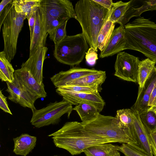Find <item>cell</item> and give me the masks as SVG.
<instances>
[{
  "label": "cell",
  "instance_id": "obj_28",
  "mask_svg": "<svg viewBox=\"0 0 156 156\" xmlns=\"http://www.w3.org/2000/svg\"><path fill=\"white\" fill-rule=\"evenodd\" d=\"M80 117L82 122L93 119L98 116L100 112L95 107L87 104H80L73 108Z\"/></svg>",
  "mask_w": 156,
  "mask_h": 156
},
{
  "label": "cell",
  "instance_id": "obj_37",
  "mask_svg": "<svg viewBox=\"0 0 156 156\" xmlns=\"http://www.w3.org/2000/svg\"><path fill=\"white\" fill-rule=\"evenodd\" d=\"M148 133L149 139L153 155L156 156V130Z\"/></svg>",
  "mask_w": 156,
  "mask_h": 156
},
{
  "label": "cell",
  "instance_id": "obj_11",
  "mask_svg": "<svg viewBox=\"0 0 156 156\" xmlns=\"http://www.w3.org/2000/svg\"><path fill=\"white\" fill-rule=\"evenodd\" d=\"M14 77L29 93L37 99L47 96L44 83H38L27 69L21 67L15 70Z\"/></svg>",
  "mask_w": 156,
  "mask_h": 156
},
{
  "label": "cell",
  "instance_id": "obj_13",
  "mask_svg": "<svg viewBox=\"0 0 156 156\" xmlns=\"http://www.w3.org/2000/svg\"><path fill=\"white\" fill-rule=\"evenodd\" d=\"M48 34L45 29L44 16L39 6L36 12L35 23L30 40L29 56L34 54L40 47L45 46Z\"/></svg>",
  "mask_w": 156,
  "mask_h": 156
},
{
  "label": "cell",
  "instance_id": "obj_12",
  "mask_svg": "<svg viewBox=\"0 0 156 156\" xmlns=\"http://www.w3.org/2000/svg\"><path fill=\"white\" fill-rule=\"evenodd\" d=\"M9 93L8 99L21 106L30 109L32 111L36 109L34 104L37 99L29 93L14 78L12 83L6 82Z\"/></svg>",
  "mask_w": 156,
  "mask_h": 156
},
{
  "label": "cell",
  "instance_id": "obj_5",
  "mask_svg": "<svg viewBox=\"0 0 156 156\" xmlns=\"http://www.w3.org/2000/svg\"><path fill=\"white\" fill-rule=\"evenodd\" d=\"M81 123L88 132L112 143L135 144L125 133L115 117L99 114L96 118Z\"/></svg>",
  "mask_w": 156,
  "mask_h": 156
},
{
  "label": "cell",
  "instance_id": "obj_20",
  "mask_svg": "<svg viewBox=\"0 0 156 156\" xmlns=\"http://www.w3.org/2000/svg\"><path fill=\"white\" fill-rule=\"evenodd\" d=\"M13 152L16 155L26 156L34 149L36 145L37 137L27 133L13 139Z\"/></svg>",
  "mask_w": 156,
  "mask_h": 156
},
{
  "label": "cell",
  "instance_id": "obj_35",
  "mask_svg": "<svg viewBox=\"0 0 156 156\" xmlns=\"http://www.w3.org/2000/svg\"><path fill=\"white\" fill-rule=\"evenodd\" d=\"M7 97L5 96L2 94V91H0V108L5 112L8 113L11 115L12 114L8 106L7 101Z\"/></svg>",
  "mask_w": 156,
  "mask_h": 156
},
{
  "label": "cell",
  "instance_id": "obj_2",
  "mask_svg": "<svg viewBox=\"0 0 156 156\" xmlns=\"http://www.w3.org/2000/svg\"><path fill=\"white\" fill-rule=\"evenodd\" d=\"M125 49L139 51L156 64V23L140 17L124 26Z\"/></svg>",
  "mask_w": 156,
  "mask_h": 156
},
{
  "label": "cell",
  "instance_id": "obj_1",
  "mask_svg": "<svg viewBox=\"0 0 156 156\" xmlns=\"http://www.w3.org/2000/svg\"><path fill=\"white\" fill-rule=\"evenodd\" d=\"M48 136H52L56 147L66 150L73 155L80 154L93 146L112 143L88 132L81 122L76 121L66 122L61 129Z\"/></svg>",
  "mask_w": 156,
  "mask_h": 156
},
{
  "label": "cell",
  "instance_id": "obj_40",
  "mask_svg": "<svg viewBox=\"0 0 156 156\" xmlns=\"http://www.w3.org/2000/svg\"><path fill=\"white\" fill-rule=\"evenodd\" d=\"M13 0H2L0 3V14L5 9V7L9 3H11Z\"/></svg>",
  "mask_w": 156,
  "mask_h": 156
},
{
  "label": "cell",
  "instance_id": "obj_7",
  "mask_svg": "<svg viewBox=\"0 0 156 156\" xmlns=\"http://www.w3.org/2000/svg\"><path fill=\"white\" fill-rule=\"evenodd\" d=\"M40 7L44 16L46 30L49 34L65 21L76 18L72 3L69 0H42Z\"/></svg>",
  "mask_w": 156,
  "mask_h": 156
},
{
  "label": "cell",
  "instance_id": "obj_6",
  "mask_svg": "<svg viewBox=\"0 0 156 156\" xmlns=\"http://www.w3.org/2000/svg\"><path fill=\"white\" fill-rule=\"evenodd\" d=\"M89 48L82 33L67 36L55 44L53 55L58 62L73 66L79 65L82 61Z\"/></svg>",
  "mask_w": 156,
  "mask_h": 156
},
{
  "label": "cell",
  "instance_id": "obj_24",
  "mask_svg": "<svg viewBox=\"0 0 156 156\" xmlns=\"http://www.w3.org/2000/svg\"><path fill=\"white\" fill-rule=\"evenodd\" d=\"M155 64L154 62L148 58L140 61L137 77L139 89L143 88L146 81L155 66Z\"/></svg>",
  "mask_w": 156,
  "mask_h": 156
},
{
  "label": "cell",
  "instance_id": "obj_27",
  "mask_svg": "<svg viewBox=\"0 0 156 156\" xmlns=\"http://www.w3.org/2000/svg\"><path fill=\"white\" fill-rule=\"evenodd\" d=\"M115 117L118 120L123 129L127 128L130 130L133 138L136 141L133 131V111L131 109L118 110L117 111Z\"/></svg>",
  "mask_w": 156,
  "mask_h": 156
},
{
  "label": "cell",
  "instance_id": "obj_25",
  "mask_svg": "<svg viewBox=\"0 0 156 156\" xmlns=\"http://www.w3.org/2000/svg\"><path fill=\"white\" fill-rule=\"evenodd\" d=\"M130 1L127 2L119 1L113 2L112 7L109 10L108 20L114 24H120L127 11Z\"/></svg>",
  "mask_w": 156,
  "mask_h": 156
},
{
  "label": "cell",
  "instance_id": "obj_32",
  "mask_svg": "<svg viewBox=\"0 0 156 156\" xmlns=\"http://www.w3.org/2000/svg\"><path fill=\"white\" fill-rule=\"evenodd\" d=\"M57 90L73 93H93L100 92L102 89L98 87L66 85L57 88Z\"/></svg>",
  "mask_w": 156,
  "mask_h": 156
},
{
  "label": "cell",
  "instance_id": "obj_39",
  "mask_svg": "<svg viewBox=\"0 0 156 156\" xmlns=\"http://www.w3.org/2000/svg\"><path fill=\"white\" fill-rule=\"evenodd\" d=\"M94 1L104 8L110 10L112 6L113 2L112 0H93Z\"/></svg>",
  "mask_w": 156,
  "mask_h": 156
},
{
  "label": "cell",
  "instance_id": "obj_38",
  "mask_svg": "<svg viewBox=\"0 0 156 156\" xmlns=\"http://www.w3.org/2000/svg\"><path fill=\"white\" fill-rule=\"evenodd\" d=\"M36 11L34 12L27 19L30 28V40L32 39L36 20Z\"/></svg>",
  "mask_w": 156,
  "mask_h": 156
},
{
  "label": "cell",
  "instance_id": "obj_43",
  "mask_svg": "<svg viewBox=\"0 0 156 156\" xmlns=\"http://www.w3.org/2000/svg\"><path fill=\"white\" fill-rule=\"evenodd\" d=\"M56 156V155H55V156Z\"/></svg>",
  "mask_w": 156,
  "mask_h": 156
},
{
  "label": "cell",
  "instance_id": "obj_10",
  "mask_svg": "<svg viewBox=\"0 0 156 156\" xmlns=\"http://www.w3.org/2000/svg\"><path fill=\"white\" fill-rule=\"evenodd\" d=\"M56 92L62 97L63 100L72 105L86 104L92 105L101 112L105 102L99 92L93 93H73L56 90Z\"/></svg>",
  "mask_w": 156,
  "mask_h": 156
},
{
  "label": "cell",
  "instance_id": "obj_23",
  "mask_svg": "<svg viewBox=\"0 0 156 156\" xmlns=\"http://www.w3.org/2000/svg\"><path fill=\"white\" fill-rule=\"evenodd\" d=\"M42 0H13L12 4L16 12L23 14L27 19L39 7Z\"/></svg>",
  "mask_w": 156,
  "mask_h": 156
},
{
  "label": "cell",
  "instance_id": "obj_33",
  "mask_svg": "<svg viewBox=\"0 0 156 156\" xmlns=\"http://www.w3.org/2000/svg\"><path fill=\"white\" fill-rule=\"evenodd\" d=\"M68 20H66L57 27L53 32L49 34L50 39L57 44L64 39L67 35L66 26Z\"/></svg>",
  "mask_w": 156,
  "mask_h": 156
},
{
  "label": "cell",
  "instance_id": "obj_9",
  "mask_svg": "<svg viewBox=\"0 0 156 156\" xmlns=\"http://www.w3.org/2000/svg\"><path fill=\"white\" fill-rule=\"evenodd\" d=\"M139 58L124 51L117 54L114 75L124 80L137 82Z\"/></svg>",
  "mask_w": 156,
  "mask_h": 156
},
{
  "label": "cell",
  "instance_id": "obj_29",
  "mask_svg": "<svg viewBox=\"0 0 156 156\" xmlns=\"http://www.w3.org/2000/svg\"><path fill=\"white\" fill-rule=\"evenodd\" d=\"M115 24L107 20L101 29L98 37V49L101 52L105 49L114 30Z\"/></svg>",
  "mask_w": 156,
  "mask_h": 156
},
{
  "label": "cell",
  "instance_id": "obj_26",
  "mask_svg": "<svg viewBox=\"0 0 156 156\" xmlns=\"http://www.w3.org/2000/svg\"><path fill=\"white\" fill-rule=\"evenodd\" d=\"M15 70L7 58L4 52H0V78L2 81L12 83Z\"/></svg>",
  "mask_w": 156,
  "mask_h": 156
},
{
  "label": "cell",
  "instance_id": "obj_4",
  "mask_svg": "<svg viewBox=\"0 0 156 156\" xmlns=\"http://www.w3.org/2000/svg\"><path fill=\"white\" fill-rule=\"evenodd\" d=\"M12 2L0 14V30L2 26L4 44L3 51L10 62L16 53L18 38L26 18L24 15L16 12Z\"/></svg>",
  "mask_w": 156,
  "mask_h": 156
},
{
  "label": "cell",
  "instance_id": "obj_34",
  "mask_svg": "<svg viewBox=\"0 0 156 156\" xmlns=\"http://www.w3.org/2000/svg\"><path fill=\"white\" fill-rule=\"evenodd\" d=\"M85 56L87 62L91 66L94 65L98 59L97 51L92 47L89 48Z\"/></svg>",
  "mask_w": 156,
  "mask_h": 156
},
{
  "label": "cell",
  "instance_id": "obj_36",
  "mask_svg": "<svg viewBox=\"0 0 156 156\" xmlns=\"http://www.w3.org/2000/svg\"><path fill=\"white\" fill-rule=\"evenodd\" d=\"M149 109L154 111L156 108V83L152 90L148 104Z\"/></svg>",
  "mask_w": 156,
  "mask_h": 156
},
{
  "label": "cell",
  "instance_id": "obj_18",
  "mask_svg": "<svg viewBox=\"0 0 156 156\" xmlns=\"http://www.w3.org/2000/svg\"><path fill=\"white\" fill-rule=\"evenodd\" d=\"M133 112V131L137 142V144L135 145L146 153L150 156H153L148 133L141 121L139 113L138 112Z\"/></svg>",
  "mask_w": 156,
  "mask_h": 156
},
{
  "label": "cell",
  "instance_id": "obj_41",
  "mask_svg": "<svg viewBox=\"0 0 156 156\" xmlns=\"http://www.w3.org/2000/svg\"><path fill=\"white\" fill-rule=\"evenodd\" d=\"M113 156H120V154L119 152L117 151Z\"/></svg>",
  "mask_w": 156,
  "mask_h": 156
},
{
  "label": "cell",
  "instance_id": "obj_42",
  "mask_svg": "<svg viewBox=\"0 0 156 156\" xmlns=\"http://www.w3.org/2000/svg\"><path fill=\"white\" fill-rule=\"evenodd\" d=\"M156 114V108L153 111Z\"/></svg>",
  "mask_w": 156,
  "mask_h": 156
},
{
  "label": "cell",
  "instance_id": "obj_16",
  "mask_svg": "<svg viewBox=\"0 0 156 156\" xmlns=\"http://www.w3.org/2000/svg\"><path fill=\"white\" fill-rule=\"evenodd\" d=\"M156 83V67L155 66L142 89H138L137 97L131 109L139 113L147 110L150 96Z\"/></svg>",
  "mask_w": 156,
  "mask_h": 156
},
{
  "label": "cell",
  "instance_id": "obj_8",
  "mask_svg": "<svg viewBox=\"0 0 156 156\" xmlns=\"http://www.w3.org/2000/svg\"><path fill=\"white\" fill-rule=\"evenodd\" d=\"M72 105L63 100L50 102L42 108L35 109L32 111L33 115L30 122L38 128L57 124L64 114H67L69 117L73 110Z\"/></svg>",
  "mask_w": 156,
  "mask_h": 156
},
{
  "label": "cell",
  "instance_id": "obj_22",
  "mask_svg": "<svg viewBox=\"0 0 156 156\" xmlns=\"http://www.w3.org/2000/svg\"><path fill=\"white\" fill-rule=\"evenodd\" d=\"M119 147L111 143H105L89 147L83 152L86 156H113L119 151Z\"/></svg>",
  "mask_w": 156,
  "mask_h": 156
},
{
  "label": "cell",
  "instance_id": "obj_21",
  "mask_svg": "<svg viewBox=\"0 0 156 156\" xmlns=\"http://www.w3.org/2000/svg\"><path fill=\"white\" fill-rule=\"evenodd\" d=\"M106 78V72L99 70L96 73L84 76L67 83L66 85L98 87L102 89L101 86L105 81Z\"/></svg>",
  "mask_w": 156,
  "mask_h": 156
},
{
  "label": "cell",
  "instance_id": "obj_14",
  "mask_svg": "<svg viewBox=\"0 0 156 156\" xmlns=\"http://www.w3.org/2000/svg\"><path fill=\"white\" fill-rule=\"evenodd\" d=\"M48 50L47 47H40L34 54L29 56L28 59L21 65V67L28 69L40 84L43 83V68L44 61L47 58Z\"/></svg>",
  "mask_w": 156,
  "mask_h": 156
},
{
  "label": "cell",
  "instance_id": "obj_17",
  "mask_svg": "<svg viewBox=\"0 0 156 156\" xmlns=\"http://www.w3.org/2000/svg\"><path fill=\"white\" fill-rule=\"evenodd\" d=\"M126 44L124 26L120 25L114 30L107 44L101 52L99 57L103 58L118 54L125 50Z\"/></svg>",
  "mask_w": 156,
  "mask_h": 156
},
{
  "label": "cell",
  "instance_id": "obj_3",
  "mask_svg": "<svg viewBox=\"0 0 156 156\" xmlns=\"http://www.w3.org/2000/svg\"><path fill=\"white\" fill-rule=\"evenodd\" d=\"M76 19L82 29L83 35L90 47L98 51V35L108 20L109 10L93 0H81L76 4Z\"/></svg>",
  "mask_w": 156,
  "mask_h": 156
},
{
  "label": "cell",
  "instance_id": "obj_30",
  "mask_svg": "<svg viewBox=\"0 0 156 156\" xmlns=\"http://www.w3.org/2000/svg\"><path fill=\"white\" fill-rule=\"evenodd\" d=\"M141 121L148 133L156 130V114L148 109L139 113Z\"/></svg>",
  "mask_w": 156,
  "mask_h": 156
},
{
  "label": "cell",
  "instance_id": "obj_15",
  "mask_svg": "<svg viewBox=\"0 0 156 156\" xmlns=\"http://www.w3.org/2000/svg\"><path fill=\"white\" fill-rule=\"evenodd\" d=\"M98 70L92 68L89 69L74 67L69 70L61 71L53 75L50 79L57 88L66 85L67 83L85 76L96 73Z\"/></svg>",
  "mask_w": 156,
  "mask_h": 156
},
{
  "label": "cell",
  "instance_id": "obj_31",
  "mask_svg": "<svg viewBox=\"0 0 156 156\" xmlns=\"http://www.w3.org/2000/svg\"><path fill=\"white\" fill-rule=\"evenodd\" d=\"M119 151L123 153L125 156H150L135 144L130 143H122L119 146Z\"/></svg>",
  "mask_w": 156,
  "mask_h": 156
},
{
  "label": "cell",
  "instance_id": "obj_19",
  "mask_svg": "<svg viewBox=\"0 0 156 156\" xmlns=\"http://www.w3.org/2000/svg\"><path fill=\"white\" fill-rule=\"evenodd\" d=\"M128 9L120 25L125 26L134 17H140L147 11L156 10V0H131Z\"/></svg>",
  "mask_w": 156,
  "mask_h": 156
}]
</instances>
